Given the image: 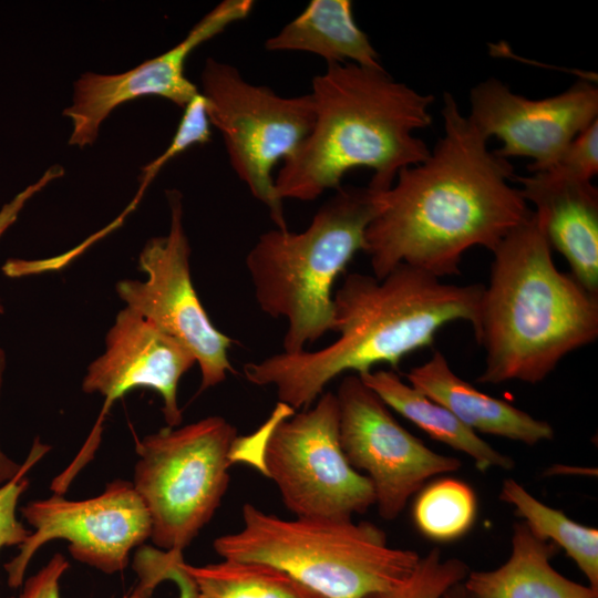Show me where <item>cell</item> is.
Here are the masks:
<instances>
[{
  "mask_svg": "<svg viewBox=\"0 0 598 598\" xmlns=\"http://www.w3.org/2000/svg\"><path fill=\"white\" fill-rule=\"evenodd\" d=\"M64 171L61 166L54 165L50 167L37 182L25 187L18 193L10 202L4 204L0 209V237L4 231L17 220L20 212L37 193L44 188L52 181L61 177ZM4 309L0 301V313H3Z\"/></svg>",
  "mask_w": 598,
  "mask_h": 598,
  "instance_id": "obj_28",
  "label": "cell"
},
{
  "mask_svg": "<svg viewBox=\"0 0 598 598\" xmlns=\"http://www.w3.org/2000/svg\"><path fill=\"white\" fill-rule=\"evenodd\" d=\"M483 289L444 283L405 264L382 279L349 274L333 295L334 341L247 363L245 377L255 385H274L279 402L293 411L308 409L342 373L361 374L378 364L398 369L405 355L432 346L444 326L462 320L474 328Z\"/></svg>",
  "mask_w": 598,
  "mask_h": 598,
  "instance_id": "obj_2",
  "label": "cell"
},
{
  "mask_svg": "<svg viewBox=\"0 0 598 598\" xmlns=\"http://www.w3.org/2000/svg\"><path fill=\"white\" fill-rule=\"evenodd\" d=\"M254 4L252 0H224L166 52L120 74H82L74 83L72 104L63 112L72 123L69 144H93L110 113L136 97L156 95L184 109L199 93L185 74L188 55L230 24L246 19Z\"/></svg>",
  "mask_w": 598,
  "mask_h": 598,
  "instance_id": "obj_14",
  "label": "cell"
},
{
  "mask_svg": "<svg viewBox=\"0 0 598 598\" xmlns=\"http://www.w3.org/2000/svg\"><path fill=\"white\" fill-rule=\"evenodd\" d=\"M268 51H303L328 64L383 68L368 35L353 18L350 0H312L293 20L265 42Z\"/></svg>",
  "mask_w": 598,
  "mask_h": 598,
  "instance_id": "obj_19",
  "label": "cell"
},
{
  "mask_svg": "<svg viewBox=\"0 0 598 598\" xmlns=\"http://www.w3.org/2000/svg\"><path fill=\"white\" fill-rule=\"evenodd\" d=\"M336 395L342 452L371 482L384 519H395L430 477L461 467L458 458L432 451L405 430L358 374L346 375Z\"/></svg>",
  "mask_w": 598,
  "mask_h": 598,
  "instance_id": "obj_12",
  "label": "cell"
},
{
  "mask_svg": "<svg viewBox=\"0 0 598 598\" xmlns=\"http://www.w3.org/2000/svg\"><path fill=\"white\" fill-rule=\"evenodd\" d=\"M441 598H473L466 590L463 582H457L450 587Z\"/></svg>",
  "mask_w": 598,
  "mask_h": 598,
  "instance_id": "obj_31",
  "label": "cell"
},
{
  "mask_svg": "<svg viewBox=\"0 0 598 598\" xmlns=\"http://www.w3.org/2000/svg\"><path fill=\"white\" fill-rule=\"evenodd\" d=\"M310 94L312 128L275 178L282 200H315L359 167L373 172L370 187L388 190L400 171L429 157L431 150L414 133L431 125L433 95L395 81L383 68L328 64L312 79Z\"/></svg>",
  "mask_w": 598,
  "mask_h": 598,
  "instance_id": "obj_3",
  "label": "cell"
},
{
  "mask_svg": "<svg viewBox=\"0 0 598 598\" xmlns=\"http://www.w3.org/2000/svg\"><path fill=\"white\" fill-rule=\"evenodd\" d=\"M184 563L183 551L168 550L163 567V579L176 584L178 598H196L195 582L184 569Z\"/></svg>",
  "mask_w": 598,
  "mask_h": 598,
  "instance_id": "obj_29",
  "label": "cell"
},
{
  "mask_svg": "<svg viewBox=\"0 0 598 598\" xmlns=\"http://www.w3.org/2000/svg\"><path fill=\"white\" fill-rule=\"evenodd\" d=\"M557 548L535 537L524 522L516 523L507 561L494 570L471 571L463 584L473 598H598V590L553 568Z\"/></svg>",
  "mask_w": 598,
  "mask_h": 598,
  "instance_id": "obj_18",
  "label": "cell"
},
{
  "mask_svg": "<svg viewBox=\"0 0 598 598\" xmlns=\"http://www.w3.org/2000/svg\"><path fill=\"white\" fill-rule=\"evenodd\" d=\"M237 430L207 416L136 441L133 486L151 518V539L183 551L209 523L228 488Z\"/></svg>",
  "mask_w": 598,
  "mask_h": 598,
  "instance_id": "obj_8",
  "label": "cell"
},
{
  "mask_svg": "<svg viewBox=\"0 0 598 598\" xmlns=\"http://www.w3.org/2000/svg\"><path fill=\"white\" fill-rule=\"evenodd\" d=\"M514 178L523 198L535 206L550 248L566 259L585 289L598 295L597 187L548 171Z\"/></svg>",
  "mask_w": 598,
  "mask_h": 598,
  "instance_id": "obj_16",
  "label": "cell"
},
{
  "mask_svg": "<svg viewBox=\"0 0 598 598\" xmlns=\"http://www.w3.org/2000/svg\"><path fill=\"white\" fill-rule=\"evenodd\" d=\"M443 102V136L425 161L400 171L381 193L367 227L363 251L378 279L401 264L440 279L460 275L466 250L492 251L533 213L509 183L516 175L508 159L488 150V138L451 93Z\"/></svg>",
  "mask_w": 598,
  "mask_h": 598,
  "instance_id": "obj_1",
  "label": "cell"
},
{
  "mask_svg": "<svg viewBox=\"0 0 598 598\" xmlns=\"http://www.w3.org/2000/svg\"><path fill=\"white\" fill-rule=\"evenodd\" d=\"M499 498L515 507L532 534L540 540L563 548L598 590V530L567 517L561 511L545 505L515 480L503 482Z\"/></svg>",
  "mask_w": 598,
  "mask_h": 598,
  "instance_id": "obj_22",
  "label": "cell"
},
{
  "mask_svg": "<svg viewBox=\"0 0 598 598\" xmlns=\"http://www.w3.org/2000/svg\"><path fill=\"white\" fill-rule=\"evenodd\" d=\"M381 193L369 185L341 186L305 230L271 229L249 250L246 267L260 309L287 321L282 352L306 351L332 331L334 281L364 250L365 230L379 212Z\"/></svg>",
  "mask_w": 598,
  "mask_h": 598,
  "instance_id": "obj_5",
  "label": "cell"
},
{
  "mask_svg": "<svg viewBox=\"0 0 598 598\" xmlns=\"http://www.w3.org/2000/svg\"><path fill=\"white\" fill-rule=\"evenodd\" d=\"M243 526L217 537L223 559L275 566L324 598H367L414 570L420 555L388 545L384 532L351 518H280L246 503Z\"/></svg>",
  "mask_w": 598,
  "mask_h": 598,
  "instance_id": "obj_6",
  "label": "cell"
},
{
  "mask_svg": "<svg viewBox=\"0 0 598 598\" xmlns=\"http://www.w3.org/2000/svg\"><path fill=\"white\" fill-rule=\"evenodd\" d=\"M545 171L563 177L591 182L598 173V120L580 132Z\"/></svg>",
  "mask_w": 598,
  "mask_h": 598,
  "instance_id": "obj_26",
  "label": "cell"
},
{
  "mask_svg": "<svg viewBox=\"0 0 598 598\" xmlns=\"http://www.w3.org/2000/svg\"><path fill=\"white\" fill-rule=\"evenodd\" d=\"M470 570L458 558L442 559L433 548L421 557L411 575L395 587L367 598H441L453 585L462 582Z\"/></svg>",
  "mask_w": 598,
  "mask_h": 598,
  "instance_id": "obj_24",
  "label": "cell"
},
{
  "mask_svg": "<svg viewBox=\"0 0 598 598\" xmlns=\"http://www.w3.org/2000/svg\"><path fill=\"white\" fill-rule=\"evenodd\" d=\"M184 569L196 587V598H324L286 571L264 563L223 559Z\"/></svg>",
  "mask_w": 598,
  "mask_h": 598,
  "instance_id": "obj_21",
  "label": "cell"
},
{
  "mask_svg": "<svg viewBox=\"0 0 598 598\" xmlns=\"http://www.w3.org/2000/svg\"><path fill=\"white\" fill-rule=\"evenodd\" d=\"M169 230L151 238L138 256L144 281L125 279L118 297L157 329L185 346L200 369V391L221 383L234 369L228 350L233 340L217 330L200 303L190 278V247L184 228L182 194L166 192Z\"/></svg>",
  "mask_w": 598,
  "mask_h": 598,
  "instance_id": "obj_10",
  "label": "cell"
},
{
  "mask_svg": "<svg viewBox=\"0 0 598 598\" xmlns=\"http://www.w3.org/2000/svg\"><path fill=\"white\" fill-rule=\"evenodd\" d=\"M200 81L209 122L223 135L234 172L268 208L276 227L288 229L272 168L289 157L311 131V94L278 95L245 80L236 66L213 58L206 60Z\"/></svg>",
  "mask_w": 598,
  "mask_h": 598,
  "instance_id": "obj_9",
  "label": "cell"
},
{
  "mask_svg": "<svg viewBox=\"0 0 598 598\" xmlns=\"http://www.w3.org/2000/svg\"><path fill=\"white\" fill-rule=\"evenodd\" d=\"M409 384L446 408L475 433L535 445L553 440V426L511 403L491 396L460 378L445 355L435 350L423 364L406 374Z\"/></svg>",
  "mask_w": 598,
  "mask_h": 598,
  "instance_id": "obj_17",
  "label": "cell"
},
{
  "mask_svg": "<svg viewBox=\"0 0 598 598\" xmlns=\"http://www.w3.org/2000/svg\"><path fill=\"white\" fill-rule=\"evenodd\" d=\"M363 383L430 437L470 456L478 471L513 470L515 462L465 426L446 408L405 383L393 370L358 374Z\"/></svg>",
  "mask_w": 598,
  "mask_h": 598,
  "instance_id": "obj_20",
  "label": "cell"
},
{
  "mask_svg": "<svg viewBox=\"0 0 598 598\" xmlns=\"http://www.w3.org/2000/svg\"><path fill=\"white\" fill-rule=\"evenodd\" d=\"M21 514L33 528L19 553L4 564L7 582L19 588L35 553L47 543L69 542L78 561L106 575L124 570L130 553L151 538L150 514L132 482L116 478L97 496L71 501L54 493L27 503Z\"/></svg>",
  "mask_w": 598,
  "mask_h": 598,
  "instance_id": "obj_11",
  "label": "cell"
},
{
  "mask_svg": "<svg viewBox=\"0 0 598 598\" xmlns=\"http://www.w3.org/2000/svg\"><path fill=\"white\" fill-rule=\"evenodd\" d=\"M492 252L473 328L485 351L476 382H542L567 354L596 341L598 295L557 269L534 210Z\"/></svg>",
  "mask_w": 598,
  "mask_h": 598,
  "instance_id": "obj_4",
  "label": "cell"
},
{
  "mask_svg": "<svg viewBox=\"0 0 598 598\" xmlns=\"http://www.w3.org/2000/svg\"><path fill=\"white\" fill-rule=\"evenodd\" d=\"M50 450L38 440L23 463L21 472L0 487V550L3 547L20 546L30 535V530L18 519L17 507L21 495L29 487L25 473Z\"/></svg>",
  "mask_w": 598,
  "mask_h": 598,
  "instance_id": "obj_25",
  "label": "cell"
},
{
  "mask_svg": "<svg viewBox=\"0 0 598 598\" xmlns=\"http://www.w3.org/2000/svg\"><path fill=\"white\" fill-rule=\"evenodd\" d=\"M6 369V352L0 348V392ZM23 464H19L9 457L0 447V487L13 480L22 470Z\"/></svg>",
  "mask_w": 598,
  "mask_h": 598,
  "instance_id": "obj_30",
  "label": "cell"
},
{
  "mask_svg": "<svg viewBox=\"0 0 598 598\" xmlns=\"http://www.w3.org/2000/svg\"><path fill=\"white\" fill-rule=\"evenodd\" d=\"M471 122L502 141L499 157H528L529 173L549 168L568 144L598 116V87L580 80L557 95L533 100L489 78L470 93Z\"/></svg>",
  "mask_w": 598,
  "mask_h": 598,
  "instance_id": "obj_13",
  "label": "cell"
},
{
  "mask_svg": "<svg viewBox=\"0 0 598 598\" xmlns=\"http://www.w3.org/2000/svg\"><path fill=\"white\" fill-rule=\"evenodd\" d=\"M313 404L295 414L279 402L254 434L238 437V454L255 457L296 517L363 514L375 504L374 491L342 452L337 395L322 393Z\"/></svg>",
  "mask_w": 598,
  "mask_h": 598,
  "instance_id": "obj_7",
  "label": "cell"
},
{
  "mask_svg": "<svg viewBox=\"0 0 598 598\" xmlns=\"http://www.w3.org/2000/svg\"><path fill=\"white\" fill-rule=\"evenodd\" d=\"M69 567L62 554H54L41 569L24 579L18 596L9 598H61L60 581ZM154 590L147 582L138 580L134 590L124 598H152Z\"/></svg>",
  "mask_w": 598,
  "mask_h": 598,
  "instance_id": "obj_27",
  "label": "cell"
},
{
  "mask_svg": "<svg viewBox=\"0 0 598 598\" xmlns=\"http://www.w3.org/2000/svg\"><path fill=\"white\" fill-rule=\"evenodd\" d=\"M477 501L470 485L456 478H440L417 495L413 506L416 528L427 538L450 542L472 527Z\"/></svg>",
  "mask_w": 598,
  "mask_h": 598,
  "instance_id": "obj_23",
  "label": "cell"
},
{
  "mask_svg": "<svg viewBox=\"0 0 598 598\" xmlns=\"http://www.w3.org/2000/svg\"><path fill=\"white\" fill-rule=\"evenodd\" d=\"M105 346V352L89 365L82 382L84 392L104 396L96 423L103 424L112 404L125 393L146 388L161 395L167 426H178L183 415L177 386L196 363L194 354L126 307L117 313Z\"/></svg>",
  "mask_w": 598,
  "mask_h": 598,
  "instance_id": "obj_15",
  "label": "cell"
}]
</instances>
